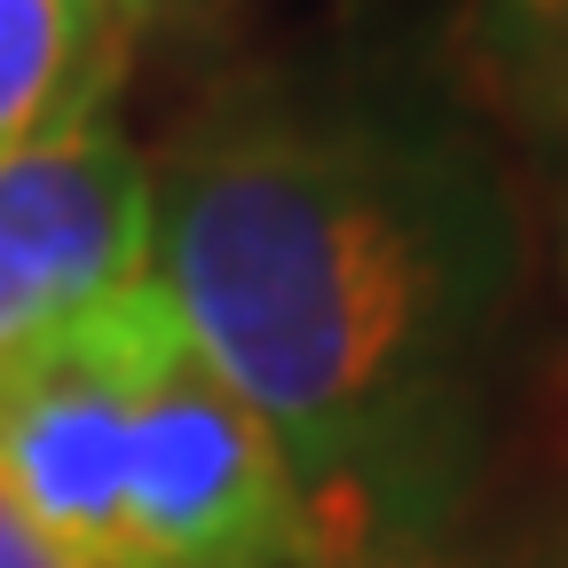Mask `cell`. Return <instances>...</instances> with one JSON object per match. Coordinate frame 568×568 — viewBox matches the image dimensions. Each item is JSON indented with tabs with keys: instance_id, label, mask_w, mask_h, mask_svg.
Masks as SVG:
<instances>
[{
	"instance_id": "cell-3",
	"label": "cell",
	"mask_w": 568,
	"mask_h": 568,
	"mask_svg": "<svg viewBox=\"0 0 568 568\" xmlns=\"http://www.w3.org/2000/svg\"><path fill=\"white\" fill-rule=\"evenodd\" d=\"M159 268V182L111 119L0 151V364Z\"/></svg>"
},
{
	"instance_id": "cell-7",
	"label": "cell",
	"mask_w": 568,
	"mask_h": 568,
	"mask_svg": "<svg viewBox=\"0 0 568 568\" xmlns=\"http://www.w3.org/2000/svg\"><path fill=\"white\" fill-rule=\"evenodd\" d=\"M0 568H88V560H71L9 489H0Z\"/></svg>"
},
{
	"instance_id": "cell-1",
	"label": "cell",
	"mask_w": 568,
	"mask_h": 568,
	"mask_svg": "<svg viewBox=\"0 0 568 568\" xmlns=\"http://www.w3.org/2000/svg\"><path fill=\"white\" fill-rule=\"evenodd\" d=\"M151 182L166 301L308 506L458 521L521 301V213L489 142L410 88L253 80Z\"/></svg>"
},
{
	"instance_id": "cell-8",
	"label": "cell",
	"mask_w": 568,
	"mask_h": 568,
	"mask_svg": "<svg viewBox=\"0 0 568 568\" xmlns=\"http://www.w3.org/2000/svg\"><path fill=\"white\" fill-rule=\"evenodd\" d=\"M568 0H489V17H560Z\"/></svg>"
},
{
	"instance_id": "cell-4",
	"label": "cell",
	"mask_w": 568,
	"mask_h": 568,
	"mask_svg": "<svg viewBox=\"0 0 568 568\" xmlns=\"http://www.w3.org/2000/svg\"><path fill=\"white\" fill-rule=\"evenodd\" d=\"M134 24L126 0H0V151L103 119Z\"/></svg>"
},
{
	"instance_id": "cell-6",
	"label": "cell",
	"mask_w": 568,
	"mask_h": 568,
	"mask_svg": "<svg viewBox=\"0 0 568 568\" xmlns=\"http://www.w3.org/2000/svg\"><path fill=\"white\" fill-rule=\"evenodd\" d=\"M489 63L506 103L568 151V9L560 17H489Z\"/></svg>"
},
{
	"instance_id": "cell-2",
	"label": "cell",
	"mask_w": 568,
	"mask_h": 568,
	"mask_svg": "<svg viewBox=\"0 0 568 568\" xmlns=\"http://www.w3.org/2000/svg\"><path fill=\"white\" fill-rule=\"evenodd\" d=\"M301 537H308V489L284 443L205 364L166 284H151L126 387L111 568H284Z\"/></svg>"
},
{
	"instance_id": "cell-5",
	"label": "cell",
	"mask_w": 568,
	"mask_h": 568,
	"mask_svg": "<svg viewBox=\"0 0 568 568\" xmlns=\"http://www.w3.org/2000/svg\"><path fill=\"white\" fill-rule=\"evenodd\" d=\"M284 568H506L458 537V521H395L364 506H308V537Z\"/></svg>"
},
{
	"instance_id": "cell-9",
	"label": "cell",
	"mask_w": 568,
	"mask_h": 568,
	"mask_svg": "<svg viewBox=\"0 0 568 568\" xmlns=\"http://www.w3.org/2000/svg\"><path fill=\"white\" fill-rule=\"evenodd\" d=\"M126 9H134V17H151V9H159V0H126Z\"/></svg>"
}]
</instances>
